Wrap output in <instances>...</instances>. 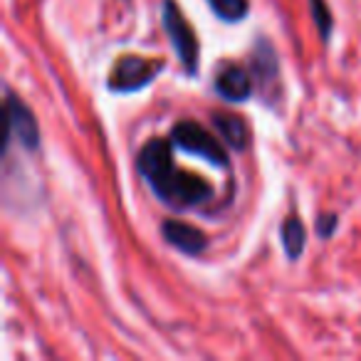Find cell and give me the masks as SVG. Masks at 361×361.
Wrapping results in <instances>:
<instances>
[{"instance_id": "obj_1", "label": "cell", "mask_w": 361, "mask_h": 361, "mask_svg": "<svg viewBox=\"0 0 361 361\" xmlns=\"http://www.w3.org/2000/svg\"><path fill=\"white\" fill-rule=\"evenodd\" d=\"M136 171L149 183L154 196L173 211L203 206L213 198V186L201 176L180 171L173 166V144L171 139H149L136 156Z\"/></svg>"}, {"instance_id": "obj_2", "label": "cell", "mask_w": 361, "mask_h": 361, "mask_svg": "<svg viewBox=\"0 0 361 361\" xmlns=\"http://www.w3.org/2000/svg\"><path fill=\"white\" fill-rule=\"evenodd\" d=\"M169 139L173 144V149L198 156V159L208 161L216 169H228V154L223 149L226 141L213 134V131H208L203 124H198V121H178V124H173Z\"/></svg>"}, {"instance_id": "obj_3", "label": "cell", "mask_w": 361, "mask_h": 361, "mask_svg": "<svg viewBox=\"0 0 361 361\" xmlns=\"http://www.w3.org/2000/svg\"><path fill=\"white\" fill-rule=\"evenodd\" d=\"M161 23H164V30L169 35L173 52L178 57V62L183 65L188 77L198 75V60H201V47H198V37L193 32L191 23L186 20L183 11L176 6L173 0H164L161 6Z\"/></svg>"}, {"instance_id": "obj_4", "label": "cell", "mask_w": 361, "mask_h": 361, "mask_svg": "<svg viewBox=\"0 0 361 361\" xmlns=\"http://www.w3.org/2000/svg\"><path fill=\"white\" fill-rule=\"evenodd\" d=\"M161 72H164V62L161 60L126 55L114 62V70H111L106 87L114 94H134L139 90H146Z\"/></svg>"}, {"instance_id": "obj_5", "label": "cell", "mask_w": 361, "mask_h": 361, "mask_svg": "<svg viewBox=\"0 0 361 361\" xmlns=\"http://www.w3.org/2000/svg\"><path fill=\"white\" fill-rule=\"evenodd\" d=\"M6 121H8L6 146L16 141L18 146H23L30 154H35L40 149V126H37L35 114L11 90H6Z\"/></svg>"}, {"instance_id": "obj_6", "label": "cell", "mask_w": 361, "mask_h": 361, "mask_svg": "<svg viewBox=\"0 0 361 361\" xmlns=\"http://www.w3.org/2000/svg\"><path fill=\"white\" fill-rule=\"evenodd\" d=\"M161 235H164V240L169 245H173L176 250L188 257L203 255L208 247V238L201 228L188 226V223H180V221H166L161 226Z\"/></svg>"}, {"instance_id": "obj_7", "label": "cell", "mask_w": 361, "mask_h": 361, "mask_svg": "<svg viewBox=\"0 0 361 361\" xmlns=\"http://www.w3.org/2000/svg\"><path fill=\"white\" fill-rule=\"evenodd\" d=\"M216 92L231 104H243L252 97V77L238 65H226L216 75Z\"/></svg>"}, {"instance_id": "obj_8", "label": "cell", "mask_w": 361, "mask_h": 361, "mask_svg": "<svg viewBox=\"0 0 361 361\" xmlns=\"http://www.w3.org/2000/svg\"><path fill=\"white\" fill-rule=\"evenodd\" d=\"M252 75L262 87H272V82L280 75V62L267 40L255 42V52H252Z\"/></svg>"}, {"instance_id": "obj_9", "label": "cell", "mask_w": 361, "mask_h": 361, "mask_svg": "<svg viewBox=\"0 0 361 361\" xmlns=\"http://www.w3.org/2000/svg\"><path fill=\"white\" fill-rule=\"evenodd\" d=\"M213 126H216L218 136H221L231 149L243 151L247 146V126L240 116L221 111V114H213Z\"/></svg>"}, {"instance_id": "obj_10", "label": "cell", "mask_w": 361, "mask_h": 361, "mask_svg": "<svg viewBox=\"0 0 361 361\" xmlns=\"http://www.w3.org/2000/svg\"><path fill=\"white\" fill-rule=\"evenodd\" d=\"M280 240H282V250H285L287 260H300L302 252L307 245V228L302 223L300 216H290L280 228Z\"/></svg>"}, {"instance_id": "obj_11", "label": "cell", "mask_w": 361, "mask_h": 361, "mask_svg": "<svg viewBox=\"0 0 361 361\" xmlns=\"http://www.w3.org/2000/svg\"><path fill=\"white\" fill-rule=\"evenodd\" d=\"M213 16L223 23H240L250 13V3L247 0H208Z\"/></svg>"}, {"instance_id": "obj_12", "label": "cell", "mask_w": 361, "mask_h": 361, "mask_svg": "<svg viewBox=\"0 0 361 361\" xmlns=\"http://www.w3.org/2000/svg\"><path fill=\"white\" fill-rule=\"evenodd\" d=\"M310 13L312 20H314L317 30H319L322 40L329 42L331 32H334V18H331V11L326 8L324 0H310Z\"/></svg>"}, {"instance_id": "obj_13", "label": "cell", "mask_w": 361, "mask_h": 361, "mask_svg": "<svg viewBox=\"0 0 361 361\" xmlns=\"http://www.w3.org/2000/svg\"><path fill=\"white\" fill-rule=\"evenodd\" d=\"M314 228H317V235H319L322 240H329V238L336 233V228H339V218H336V213H319Z\"/></svg>"}]
</instances>
